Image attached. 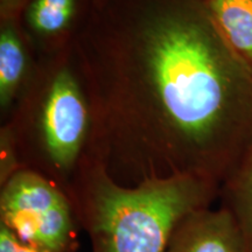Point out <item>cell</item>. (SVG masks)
<instances>
[{"label":"cell","mask_w":252,"mask_h":252,"mask_svg":"<svg viewBox=\"0 0 252 252\" xmlns=\"http://www.w3.org/2000/svg\"><path fill=\"white\" fill-rule=\"evenodd\" d=\"M0 224L41 252H75L78 247L74 206L52 181L30 169L2 184Z\"/></svg>","instance_id":"3957f363"},{"label":"cell","mask_w":252,"mask_h":252,"mask_svg":"<svg viewBox=\"0 0 252 252\" xmlns=\"http://www.w3.org/2000/svg\"><path fill=\"white\" fill-rule=\"evenodd\" d=\"M139 69L169 174L216 182L252 127V76L220 36L207 0H140Z\"/></svg>","instance_id":"6da1fadb"},{"label":"cell","mask_w":252,"mask_h":252,"mask_svg":"<svg viewBox=\"0 0 252 252\" xmlns=\"http://www.w3.org/2000/svg\"><path fill=\"white\" fill-rule=\"evenodd\" d=\"M77 8V0H31L27 18L40 33H59L70 24Z\"/></svg>","instance_id":"9c48e42d"},{"label":"cell","mask_w":252,"mask_h":252,"mask_svg":"<svg viewBox=\"0 0 252 252\" xmlns=\"http://www.w3.org/2000/svg\"><path fill=\"white\" fill-rule=\"evenodd\" d=\"M214 25L252 76V0H207Z\"/></svg>","instance_id":"8992f818"},{"label":"cell","mask_w":252,"mask_h":252,"mask_svg":"<svg viewBox=\"0 0 252 252\" xmlns=\"http://www.w3.org/2000/svg\"><path fill=\"white\" fill-rule=\"evenodd\" d=\"M26 0H0L2 13H12L17 11Z\"/></svg>","instance_id":"8fae6325"},{"label":"cell","mask_w":252,"mask_h":252,"mask_svg":"<svg viewBox=\"0 0 252 252\" xmlns=\"http://www.w3.org/2000/svg\"><path fill=\"white\" fill-rule=\"evenodd\" d=\"M25 53L11 27L0 35V99L6 104L12 98L25 71Z\"/></svg>","instance_id":"ba28073f"},{"label":"cell","mask_w":252,"mask_h":252,"mask_svg":"<svg viewBox=\"0 0 252 252\" xmlns=\"http://www.w3.org/2000/svg\"><path fill=\"white\" fill-rule=\"evenodd\" d=\"M0 252H41L21 242L7 228L0 224Z\"/></svg>","instance_id":"30bf717a"},{"label":"cell","mask_w":252,"mask_h":252,"mask_svg":"<svg viewBox=\"0 0 252 252\" xmlns=\"http://www.w3.org/2000/svg\"><path fill=\"white\" fill-rule=\"evenodd\" d=\"M166 252H248L243 231L225 206L195 210L178 223Z\"/></svg>","instance_id":"5b68a950"},{"label":"cell","mask_w":252,"mask_h":252,"mask_svg":"<svg viewBox=\"0 0 252 252\" xmlns=\"http://www.w3.org/2000/svg\"><path fill=\"white\" fill-rule=\"evenodd\" d=\"M229 172V203L225 207L234 213L243 231L248 252H252V143Z\"/></svg>","instance_id":"52a82bcc"},{"label":"cell","mask_w":252,"mask_h":252,"mask_svg":"<svg viewBox=\"0 0 252 252\" xmlns=\"http://www.w3.org/2000/svg\"><path fill=\"white\" fill-rule=\"evenodd\" d=\"M88 115L83 97L68 71L59 72L43 109V145L53 167L68 173L77 162L87 132Z\"/></svg>","instance_id":"277c9868"},{"label":"cell","mask_w":252,"mask_h":252,"mask_svg":"<svg viewBox=\"0 0 252 252\" xmlns=\"http://www.w3.org/2000/svg\"><path fill=\"white\" fill-rule=\"evenodd\" d=\"M76 217L93 252H166L180 220L209 207L215 181L188 173L145 176L123 187L102 165L86 173Z\"/></svg>","instance_id":"7a4b0ae2"}]
</instances>
